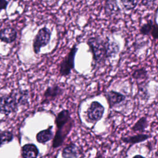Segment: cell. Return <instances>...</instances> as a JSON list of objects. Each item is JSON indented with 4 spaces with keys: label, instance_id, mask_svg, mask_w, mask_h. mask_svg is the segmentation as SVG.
<instances>
[{
    "label": "cell",
    "instance_id": "1",
    "mask_svg": "<svg viewBox=\"0 0 158 158\" xmlns=\"http://www.w3.org/2000/svg\"><path fill=\"white\" fill-rule=\"evenodd\" d=\"M87 44L93 54L95 65H100L105 63L108 59L106 39H103L99 36H92L87 40Z\"/></svg>",
    "mask_w": 158,
    "mask_h": 158
},
{
    "label": "cell",
    "instance_id": "2",
    "mask_svg": "<svg viewBox=\"0 0 158 158\" xmlns=\"http://www.w3.org/2000/svg\"><path fill=\"white\" fill-rule=\"evenodd\" d=\"M57 130L54 138L60 141H64L74 125V121L70 117V113L67 109L60 111L55 119Z\"/></svg>",
    "mask_w": 158,
    "mask_h": 158
},
{
    "label": "cell",
    "instance_id": "3",
    "mask_svg": "<svg viewBox=\"0 0 158 158\" xmlns=\"http://www.w3.org/2000/svg\"><path fill=\"white\" fill-rule=\"evenodd\" d=\"M19 104L16 94L10 93L0 96V113L8 115L14 113L18 109Z\"/></svg>",
    "mask_w": 158,
    "mask_h": 158
},
{
    "label": "cell",
    "instance_id": "4",
    "mask_svg": "<svg viewBox=\"0 0 158 158\" xmlns=\"http://www.w3.org/2000/svg\"><path fill=\"white\" fill-rule=\"evenodd\" d=\"M78 48L76 45H73L69 52L64 57L60 64L59 74L62 77H67L71 73L75 67V57Z\"/></svg>",
    "mask_w": 158,
    "mask_h": 158
},
{
    "label": "cell",
    "instance_id": "5",
    "mask_svg": "<svg viewBox=\"0 0 158 158\" xmlns=\"http://www.w3.org/2000/svg\"><path fill=\"white\" fill-rule=\"evenodd\" d=\"M51 32L48 28L43 27L38 30L33 41V49L36 54L40 52L41 48L48 44L51 40Z\"/></svg>",
    "mask_w": 158,
    "mask_h": 158
},
{
    "label": "cell",
    "instance_id": "6",
    "mask_svg": "<svg viewBox=\"0 0 158 158\" xmlns=\"http://www.w3.org/2000/svg\"><path fill=\"white\" fill-rule=\"evenodd\" d=\"M104 107L98 101H94L91 102L86 110L87 121L95 124L103 117Z\"/></svg>",
    "mask_w": 158,
    "mask_h": 158
},
{
    "label": "cell",
    "instance_id": "7",
    "mask_svg": "<svg viewBox=\"0 0 158 158\" xmlns=\"http://www.w3.org/2000/svg\"><path fill=\"white\" fill-rule=\"evenodd\" d=\"M141 35L151 36L154 40H158V23L156 19L148 20L139 29Z\"/></svg>",
    "mask_w": 158,
    "mask_h": 158
},
{
    "label": "cell",
    "instance_id": "8",
    "mask_svg": "<svg viewBox=\"0 0 158 158\" xmlns=\"http://www.w3.org/2000/svg\"><path fill=\"white\" fill-rule=\"evenodd\" d=\"M64 92L63 88L57 85H54L47 88L44 93V98L41 102V104H48L49 102L54 100Z\"/></svg>",
    "mask_w": 158,
    "mask_h": 158
},
{
    "label": "cell",
    "instance_id": "9",
    "mask_svg": "<svg viewBox=\"0 0 158 158\" xmlns=\"http://www.w3.org/2000/svg\"><path fill=\"white\" fill-rule=\"evenodd\" d=\"M104 96L107 99L109 108L110 109L121 103L126 99V96L125 95L114 90H110L106 92Z\"/></svg>",
    "mask_w": 158,
    "mask_h": 158
},
{
    "label": "cell",
    "instance_id": "10",
    "mask_svg": "<svg viewBox=\"0 0 158 158\" xmlns=\"http://www.w3.org/2000/svg\"><path fill=\"white\" fill-rule=\"evenodd\" d=\"M81 155V151L78 146L70 143L67 145L62 151V157L63 158H78Z\"/></svg>",
    "mask_w": 158,
    "mask_h": 158
},
{
    "label": "cell",
    "instance_id": "11",
    "mask_svg": "<svg viewBox=\"0 0 158 158\" xmlns=\"http://www.w3.org/2000/svg\"><path fill=\"white\" fill-rule=\"evenodd\" d=\"M17 33L12 27H6L0 31V40L6 43H11L17 38Z\"/></svg>",
    "mask_w": 158,
    "mask_h": 158
},
{
    "label": "cell",
    "instance_id": "12",
    "mask_svg": "<svg viewBox=\"0 0 158 158\" xmlns=\"http://www.w3.org/2000/svg\"><path fill=\"white\" fill-rule=\"evenodd\" d=\"M151 135L145 133H138L133 136H123L120 138L122 142L129 144L131 146L134 145L135 144L140 143L148 140L149 138H151Z\"/></svg>",
    "mask_w": 158,
    "mask_h": 158
},
{
    "label": "cell",
    "instance_id": "13",
    "mask_svg": "<svg viewBox=\"0 0 158 158\" xmlns=\"http://www.w3.org/2000/svg\"><path fill=\"white\" fill-rule=\"evenodd\" d=\"M38 153V149L33 144H26L22 147L23 158H36Z\"/></svg>",
    "mask_w": 158,
    "mask_h": 158
},
{
    "label": "cell",
    "instance_id": "14",
    "mask_svg": "<svg viewBox=\"0 0 158 158\" xmlns=\"http://www.w3.org/2000/svg\"><path fill=\"white\" fill-rule=\"evenodd\" d=\"M106 47L108 58H111L115 56L120 51L119 44L114 41L111 40L109 37H106Z\"/></svg>",
    "mask_w": 158,
    "mask_h": 158
},
{
    "label": "cell",
    "instance_id": "15",
    "mask_svg": "<svg viewBox=\"0 0 158 158\" xmlns=\"http://www.w3.org/2000/svg\"><path fill=\"white\" fill-rule=\"evenodd\" d=\"M52 129V126H50L47 129L38 132L36 136L37 141L40 143H45L51 140L53 138V132Z\"/></svg>",
    "mask_w": 158,
    "mask_h": 158
},
{
    "label": "cell",
    "instance_id": "16",
    "mask_svg": "<svg viewBox=\"0 0 158 158\" xmlns=\"http://www.w3.org/2000/svg\"><path fill=\"white\" fill-rule=\"evenodd\" d=\"M104 11L107 15H116L120 12V9L116 1H107L104 5Z\"/></svg>",
    "mask_w": 158,
    "mask_h": 158
},
{
    "label": "cell",
    "instance_id": "17",
    "mask_svg": "<svg viewBox=\"0 0 158 158\" xmlns=\"http://www.w3.org/2000/svg\"><path fill=\"white\" fill-rule=\"evenodd\" d=\"M148 126V122L146 117H142L131 128L133 132H143Z\"/></svg>",
    "mask_w": 158,
    "mask_h": 158
},
{
    "label": "cell",
    "instance_id": "18",
    "mask_svg": "<svg viewBox=\"0 0 158 158\" xmlns=\"http://www.w3.org/2000/svg\"><path fill=\"white\" fill-rule=\"evenodd\" d=\"M17 94L19 95V96H17V94H16V96H17L19 106L25 105L28 102L29 94H28V91L27 89H25V90L20 89Z\"/></svg>",
    "mask_w": 158,
    "mask_h": 158
},
{
    "label": "cell",
    "instance_id": "19",
    "mask_svg": "<svg viewBox=\"0 0 158 158\" xmlns=\"http://www.w3.org/2000/svg\"><path fill=\"white\" fill-rule=\"evenodd\" d=\"M147 75H148V72L144 67H141L139 69H135L131 74L132 78H133L135 80L145 79L147 77Z\"/></svg>",
    "mask_w": 158,
    "mask_h": 158
},
{
    "label": "cell",
    "instance_id": "20",
    "mask_svg": "<svg viewBox=\"0 0 158 158\" xmlns=\"http://www.w3.org/2000/svg\"><path fill=\"white\" fill-rule=\"evenodd\" d=\"M13 138V134L10 131H4L0 132V146L3 144L10 142Z\"/></svg>",
    "mask_w": 158,
    "mask_h": 158
},
{
    "label": "cell",
    "instance_id": "21",
    "mask_svg": "<svg viewBox=\"0 0 158 158\" xmlns=\"http://www.w3.org/2000/svg\"><path fill=\"white\" fill-rule=\"evenodd\" d=\"M123 6V7L127 10L133 9L139 2L138 1H128V0H121L120 1Z\"/></svg>",
    "mask_w": 158,
    "mask_h": 158
},
{
    "label": "cell",
    "instance_id": "22",
    "mask_svg": "<svg viewBox=\"0 0 158 158\" xmlns=\"http://www.w3.org/2000/svg\"><path fill=\"white\" fill-rule=\"evenodd\" d=\"M8 4H9V1H7L5 0H0V12L2 9H6Z\"/></svg>",
    "mask_w": 158,
    "mask_h": 158
},
{
    "label": "cell",
    "instance_id": "23",
    "mask_svg": "<svg viewBox=\"0 0 158 158\" xmlns=\"http://www.w3.org/2000/svg\"><path fill=\"white\" fill-rule=\"evenodd\" d=\"M149 158H158V150L156 151Z\"/></svg>",
    "mask_w": 158,
    "mask_h": 158
},
{
    "label": "cell",
    "instance_id": "24",
    "mask_svg": "<svg viewBox=\"0 0 158 158\" xmlns=\"http://www.w3.org/2000/svg\"><path fill=\"white\" fill-rule=\"evenodd\" d=\"M132 158H146V157L143 156L142 155H140V154H136Z\"/></svg>",
    "mask_w": 158,
    "mask_h": 158
},
{
    "label": "cell",
    "instance_id": "25",
    "mask_svg": "<svg viewBox=\"0 0 158 158\" xmlns=\"http://www.w3.org/2000/svg\"><path fill=\"white\" fill-rule=\"evenodd\" d=\"M93 158H104L102 155H98L96 156H95L94 157H93Z\"/></svg>",
    "mask_w": 158,
    "mask_h": 158
}]
</instances>
